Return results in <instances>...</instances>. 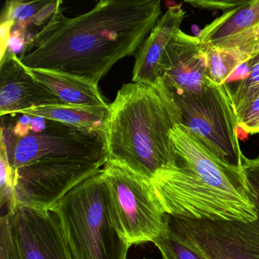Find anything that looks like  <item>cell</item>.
<instances>
[{"mask_svg": "<svg viewBox=\"0 0 259 259\" xmlns=\"http://www.w3.org/2000/svg\"><path fill=\"white\" fill-rule=\"evenodd\" d=\"M26 33L19 28H13L7 45V52L19 57L26 47Z\"/></svg>", "mask_w": 259, "mask_h": 259, "instance_id": "484cf974", "label": "cell"}, {"mask_svg": "<svg viewBox=\"0 0 259 259\" xmlns=\"http://www.w3.org/2000/svg\"><path fill=\"white\" fill-rule=\"evenodd\" d=\"M253 221H212L165 214L167 230L206 259H259V211Z\"/></svg>", "mask_w": 259, "mask_h": 259, "instance_id": "ba28073f", "label": "cell"}, {"mask_svg": "<svg viewBox=\"0 0 259 259\" xmlns=\"http://www.w3.org/2000/svg\"><path fill=\"white\" fill-rule=\"evenodd\" d=\"M242 175L246 186L248 199L259 211V155L255 158L242 157Z\"/></svg>", "mask_w": 259, "mask_h": 259, "instance_id": "603a6c76", "label": "cell"}, {"mask_svg": "<svg viewBox=\"0 0 259 259\" xmlns=\"http://www.w3.org/2000/svg\"><path fill=\"white\" fill-rule=\"evenodd\" d=\"M41 133L19 138L3 124L1 148L12 169L45 162L89 160L107 162L105 133L88 131L48 119Z\"/></svg>", "mask_w": 259, "mask_h": 259, "instance_id": "5b68a950", "label": "cell"}, {"mask_svg": "<svg viewBox=\"0 0 259 259\" xmlns=\"http://www.w3.org/2000/svg\"><path fill=\"white\" fill-rule=\"evenodd\" d=\"M49 1H34L25 3L23 1H10L7 2L1 22L13 21L15 22L13 28H19L27 32L30 21L45 7Z\"/></svg>", "mask_w": 259, "mask_h": 259, "instance_id": "d6986e66", "label": "cell"}, {"mask_svg": "<svg viewBox=\"0 0 259 259\" xmlns=\"http://www.w3.org/2000/svg\"><path fill=\"white\" fill-rule=\"evenodd\" d=\"M158 75L172 93H199L214 83L208 78L201 40L178 30L158 65Z\"/></svg>", "mask_w": 259, "mask_h": 259, "instance_id": "8fae6325", "label": "cell"}, {"mask_svg": "<svg viewBox=\"0 0 259 259\" xmlns=\"http://www.w3.org/2000/svg\"><path fill=\"white\" fill-rule=\"evenodd\" d=\"M26 69L37 82L51 90L65 105L110 109V104L101 95L98 86L86 80L52 71Z\"/></svg>", "mask_w": 259, "mask_h": 259, "instance_id": "5bb4252c", "label": "cell"}, {"mask_svg": "<svg viewBox=\"0 0 259 259\" xmlns=\"http://www.w3.org/2000/svg\"><path fill=\"white\" fill-rule=\"evenodd\" d=\"M170 136L175 163L151 180L165 214L212 221L257 219L242 169L223 162L182 123L174 127Z\"/></svg>", "mask_w": 259, "mask_h": 259, "instance_id": "7a4b0ae2", "label": "cell"}, {"mask_svg": "<svg viewBox=\"0 0 259 259\" xmlns=\"http://www.w3.org/2000/svg\"><path fill=\"white\" fill-rule=\"evenodd\" d=\"M105 163L68 160L34 163L13 169L18 205L53 209L72 189L98 174Z\"/></svg>", "mask_w": 259, "mask_h": 259, "instance_id": "9c48e42d", "label": "cell"}, {"mask_svg": "<svg viewBox=\"0 0 259 259\" xmlns=\"http://www.w3.org/2000/svg\"><path fill=\"white\" fill-rule=\"evenodd\" d=\"M185 17L186 12L180 4L169 7L160 18L136 54L133 82L154 83L159 79L160 59Z\"/></svg>", "mask_w": 259, "mask_h": 259, "instance_id": "4fadbf2b", "label": "cell"}, {"mask_svg": "<svg viewBox=\"0 0 259 259\" xmlns=\"http://www.w3.org/2000/svg\"><path fill=\"white\" fill-rule=\"evenodd\" d=\"M248 72L244 78L226 91L236 116L259 95V54L247 61Z\"/></svg>", "mask_w": 259, "mask_h": 259, "instance_id": "ac0fdd59", "label": "cell"}, {"mask_svg": "<svg viewBox=\"0 0 259 259\" xmlns=\"http://www.w3.org/2000/svg\"><path fill=\"white\" fill-rule=\"evenodd\" d=\"M8 213L23 259H73L54 210L18 205Z\"/></svg>", "mask_w": 259, "mask_h": 259, "instance_id": "30bf717a", "label": "cell"}, {"mask_svg": "<svg viewBox=\"0 0 259 259\" xmlns=\"http://www.w3.org/2000/svg\"><path fill=\"white\" fill-rule=\"evenodd\" d=\"M15 22L13 21H4L0 25V39H1V58L7 51V45L11 36Z\"/></svg>", "mask_w": 259, "mask_h": 259, "instance_id": "4316f807", "label": "cell"}, {"mask_svg": "<svg viewBox=\"0 0 259 259\" xmlns=\"http://www.w3.org/2000/svg\"><path fill=\"white\" fill-rule=\"evenodd\" d=\"M239 130L248 135L259 134V95L237 116Z\"/></svg>", "mask_w": 259, "mask_h": 259, "instance_id": "cb8c5ba5", "label": "cell"}, {"mask_svg": "<svg viewBox=\"0 0 259 259\" xmlns=\"http://www.w3.org/2000/svg\"><path fill=\"white\" fill-rule=\"evenodd\" d=\"M109 113L110 109L56 105L28 109L19 114L40 116L81 130L105 133L106 122Z\"/></svg>", "mask_w": 259, "mask_h": 259, "instance_id": "2e32d148", "label": "cell"}, {"mask_svg": "<svg viewBox=\"0 0 259 259\" xmlns=\"http://www.w3.org/2000/svg\"><path fill=\"white\" fill-rule=\"evenodd\" d=\"M186 2L201 10H222L226 13L244 5L248 0H189Z\"/></svg>", "mask_w": 259, "mask_h": 259, "instance_id": "d4e9b609", "label": "cell"}, {"mask_svg": "<svg viewBox=\"0 0 259 259\" xmlns=\"http://www.w3.org/2000/svg\"><path fill=\"white\" fill-rule=\"evenodd\" d=\"M205 56L207 75L212 82L223 86L249 58L243 54L201 44Z\"/></svg>", "mask_w": 259, "mask_h": 259, "instance_id": "e0dca14e", "label": "cell"}, {"mask_svg": "<svg viewBox=\"0 0 259 259\" xmlns=\"http://www.w3.org/2000/svg\"><path fill=\"white\" fill-rule=\"evenodd\" d=\"M65 105L51 90L37 82L19 57L6 53L0 62V115L19 114L34 107Z\"/></svg>", "mask_w": 259, "mask_h": 259, "instance_id": "7c38bea8", "label": "cell"}, {"mask_svg": "<svg viewBox=\"0 0 259 259\" xmlns=\"http://www.w3.org/2000/svg\"><path fill=\"white\" fill-rule=\"evenodd\" d=\"M48 119L40 116H33L31 122V132L34 133H41L48 125Z\"/></svg>", "mask_w": 259, "mask_h": 259, "instance_id": "83f0119b", "label": "cell"}, {"mask_svg": "<svg viewBox=\"0 0 259 259\" xmlns=\"http://www.w3.org/2000/svg\"><path fill=\"white\" fill-rule=\"evenodd\" d=\"M259 23V0H251L223 13L201 30V44L213 45L244 32Z\"/></svg>", "mask_w": 259, "mask_h": 259, "instance_id": "9a60e30c", "label": "cell"}, {"mask_svg": "<svg viewBox=\"0 0 259 259\" xmlns=\"http://www.w3.org/2000/svg\"><path fill=\"white\" fill-rule=\"evenodd\" d=\"M116 224L130 245L152 242L167 229L151 182L107 162L103 168Z\"/></svg>", "mask_w": 259, "mask_h": 259, "instance_id": "8992f818", "label": "cell"}, {"mask_svg": "<svg viewBox=\"0 0 259 259\" xmlns=\"http://www.w3.org/2000/svg\"><path fill=\"white\" fill-rule=\"evenodd\" d=\"M153 242L160 250L162 259H206L167 229Z\"/></svg>", "mask_w": 259, "mask_h": 259, "instance_id": "44dd1931", "label": "cell"}, {"mask_svg": "<svg viewBox=\"0 0 259 259\" xmlns=\"http://www.w3.org/2000/svg\"><path fill=\"white\" fill-rule=\"evenodd\" d=\"M181 122L180 107L161 78L124 84L106 122L107 162L151 182L175 163L170 133Z\"/></svg>", "mask_w": 259, "mask_h": 259, "instance_id": "3957f363", "label": "cell"}, {"mask_svg": "<svg viewBox=\"0 0 259 259\" xmlns=\"http://www.w3.org/2000/svg\"><path fill=\"white\" fill-rule=\"evenodd\" d=\"M73 259H127L131 245L116 224L103 169L52 209Z\"/></svg>", "mask_w": 259, "mask_h": 259, "instance_id": "277c9868", "label": "cell"}, {"mask_svg": "<svg viewBox=\"0 0 259 259\" xmlns=\"http://www.w3.org/2000/svg\"><path fill=\"white\" fill-rule=\"evenodd\" d=\"M145 259H146V258H145Z\"/></svg>", "mask_w": 259, "mask_h": 259, "instance_id": "f1b7e54d", "label": "cell"}, {"mask_svg": "<svg viewBox=\"0 0 259 259\" xmlns=\"http://www.w3.org/2000/svg\"><path fill=\"white\" fill-rule=\"evenodd\" d=\"M161 17L159 0H103L66 18L61 10L19 57L30 69L72 75L95 85L115 63L133 55Z\"/></svg>", "mask_w": 259, "mask_h": 259, "instance_id": "6da1fadb", "label": "cell"}, {"mask_svg": "<svg viewBox=\"0 0 259 259\" xmlns=\"http://www.w3.org/2000/svg\"><path fill=\"white\" fill-rule=\"evenodd\" d=\"M209 46L234 51L250 59L259 54V23L244 32Z\"/></svg>", "mask_w": 259, "mask_h": 259, "instance_id": "ffe728a7", "label": "cell"}, {"mask_svg": "<svg viewBox=\"0 0 259 259\" xmlns=\"http://www.w3.org/2000/svg\"><path fill=\"white\" fill-rule=\"evenodd\" d=\"M172 95L181 112V123L201 138L223 162L241 169L243 154L237 116L225 86L212 84L199 93Z\"/></svg>", "mask_w": 259, "mask_h": 259, "instance_id": "52a82bcc", "label": "cell"}, {"mask_svg": "<svg viewBox=\"0 0 259 259\" xmlns=\"http://www.w3.org/2000/svg\"><path fill=\"white\" fill-rule=\"evenodd\" d=\"M0 259H23L8 213L0 218Z\"/></svg>", "mask_w": 259, "mask_h": 259, "instance_id": "7402d4cb", "label": "cell"}]
</instances>
